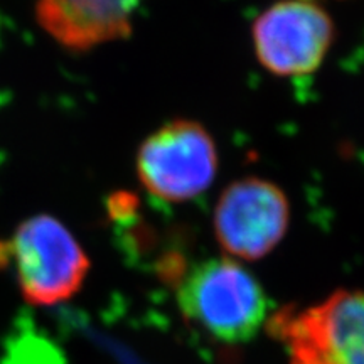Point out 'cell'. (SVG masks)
Wrapping results in <instances>:
<instances>
[{
	"label": "cell",
	"instance_id": "5",
	"mask_svg": "<svg viewBox=\"0 0 364 364\" xmlns=\"http://www.w3.org/2000/svg\"><path fill=\"white\" fill-rule=\"evenodd\" d=\"M334 39V21L322 0H277L252 26L258 63L279 78L316 73Z\"/></svg>",
	"mask_w": 364,
	"mask_h": 364
},
{
	"label": "cell",
	"instance_id": "6",
	"mask_svg": "<svg viewBox=\"0 0 364 364\" xmlns=\"http://www.w3.org/2000/svg\"><path fill=\"white\" fill-rule=\"evenodd\" d=\"M290 226V201L280 186L262 177H245L223 191L213 230L230 258L262 260L284 240Z\"/></svg>",
	"mask_w": 364,
	"mask_h": 364
},
{
	"label": "cell",
	"instance_id": "3",
	"mask_svg": "<svg viewBox=\"0 0 364 364\" xmlns=\"http://www.w3.org/2000/svg\"><path fill=\"white\" fill-rule=\"evenodd\" d=\"M14 262L26 300L54 306L80 290L90 262L70 231L51 216H34L0 243V267Z\"/></svg>",
	"mask_w": 364,
	"mask_h": 364
},
{
	"label": "cell",
	"instance_id": "7",
	"mask_svg": "<svg viewBox=\"0 0 364 364\" xmlns=\"http://www.w3.org/2000/svg\"><path fill=\"white\" fill-rule=\"evenodd\" d=\"M140 0H39L38 19L58 43L76 51L124 39Z\"/></svg>",
	"mask_w": 364,
	"mask_h": 364
},
{
	"label": "cell",
	"instance_id": "2",
	"mask_svg": "<svg viewBox=\"0 0 364 364\" xmlns=\"http://www.w3.org/2000/svg\"><path fill=\"white\" fill-rule=\"evenodd\" d=\"M267 329L290 364H364V290H336L309 307H285Z\"/></svg>",
	"mask_w": 364,
	"mask_h": 364
},
{
	"label": "cell",
	"instance_id": "1",
	"mask_svg": "<svg viewBox=\"0 0 364 364\" xmlns=\"http://www.w3.org/2000/svg\"><path fill=\"white\" fill-rule=\"evenodd\" d=\"M174 277L182 316L221 343H247L267 321L260 282L235 258H208Z\"/></svg>",
	"mask_w": 364,
	"mask_h": 364
},
{
	"label": "cell",
	"instance_id": "4",
	"mask_svg": "<svg viewBox=\"0 0 364 364\" xmlns=\"http://www.w3.org/2000/svg\"><path fill=\"white\" fill-rule=\"evenodd\" d=\"M218 147L199 122L177 118L150 134L136 154V174L149 194L164 203H188L211 188Z\"/></svg>",
	"mask_w": 364,
	"mask_h": 364
}]
</instances>
